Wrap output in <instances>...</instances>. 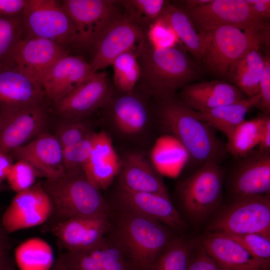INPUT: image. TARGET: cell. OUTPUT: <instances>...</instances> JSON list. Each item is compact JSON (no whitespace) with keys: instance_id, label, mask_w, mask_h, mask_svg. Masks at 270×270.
I'll list each match as a JSON object with an SVG mask.
<instances>
[{"instance_id":"9","label":"cell","mask_w":270,"mask_h":270,"mask_svg":"<svg viewBox=\"0 0 270 270\" xmlns=\"http://www.w3.org/2000/svg\"><path fill=\"white\" fill-rule=\"evenodd\" d=\"M186 12L198 32L222 26L258 32L270 28L267 20L256 16L245 0H210Z\"/></svg>"},{"instance_id":"43","label":"cell","mask_w":270,"mask_h":270,"mask_svg":"<svg viewBox=\"0 0 270 270\" xmlns=\"http://www.w3.org/2000/svg\"><path fill=\"white\" fill-rule=\"evenodd\" d=\"M28 0H0V16L13 17L22 14Z\"/></svg>"},{"instance_id":"11","label":"cell","mask_w":270,"mask_h":270,"mask_svg":"<svg viewBox=\"0 0 270 270\" xmlns=\"http://www.w3.org/2000/svg\"><path fill=\"white\" fill-rule=\"evenodd\" d=\"M112 98V90L107 73L96 72L55 102L56 111L64 119H82L107 106Z\"/></svg>"},{"instance_id":"26","label":"cell","mask_w":270,"mask_h":270,"mask_svg":"<svg viewBox=\"0 0 270 270\" xmlns=\"http://www.w3.org/2000/svg\"><path fill=\"white\" fill-rule=\"evenodd\" d=\"M120 187L134 192L154 193L169 197L164 180L156 168L143 154L130 152L122 160Z\"/></svg>"},{"instance_id":"7","label":"cell","mask_w":270,"mask_h":270,"mask_svg":"<svg viewBox=\"0 0 270 270\" xmlns=\"http://www.w3.org/2000/svg\"><path fill=\"white\" fill-rule=\"evenodd\" d=\"M208 232L258 234L270 238V194L233 198L211 218Z\"/></svg>"},{"instance_id":"4","label":"cell","mask_w":270,"mask_h":270,"mask_svg":"<svg viewBox=\"0 0 270 270\" xmlns=\"http://www.w3.org/2000/svg\"><path fill=\"white\" fill-rule=\"evenodd\" d=\"M40 184L52 205L51 216L45 223L47 231L72 218L111 214L100 190L84 172L65 173L54 179H46Z\"/></svg>"},{"instance_id":"30","label":"cell","mask_w":270,"mask_h":270,"mask_svg":"<svg viewBox=\"0 0 270 270\" xmlns=\"http://www.w3.org/2000/svg\"><path fill=\"white\" fill-rule=\"evenodd\" d=\"M268 116L244 120L226 138V148L234 158L244 157L258 146L262 128Z\"/></svg>"},{"instance_id":"48","label":"cell","mask_w":270,"mask_h":270,"mask_svg":"<svg viewBox=\"0 0 270 270\" xmlns=\"http://www.w3.org/2000/svg\"><path fill=\"white\" fill-rule=\"evenodd\" d=\"M0 270H16L14 263L8 254L0 264Z\"/></svg>"},{"instance_id":"14","label":"cell","mask_w":270,"mask_h":270,"mask_svg":"<svg viewBox=\"0 0 270 270\" xmlns=\"http://www.w3.org/2000/svg\"><path fill=\"white\" fill-rule=\"evenodd\" d=\"M116 201L120 210L136 214L157 220L180 233L188 224L170 198L150 192H131L119 187Z\"/></svg>"},{"instance_id":"44","label":"cell","mask_w":270,"mask_h":270,"mask_svg":"<svg viewBox=\"0 0 270 270\" xmlns=\"http://www.w3.org/2000/svg\"><path fill=\"white\" fill-rule=\"evenodd\" d=\"M258 17L267 20L270 17V0H245Z\"/></svg>"},{"instance_id":"45","label":"cell","mask_w":270,"mask_h":270,"mask_svg":"<svg viewBox=\"0 0 270 270\" xmlns=\"http://www.w3.org/2000/svg\"><path fill=\"white\" fill-rule=\"evenodd\" d=\"M258 149L270 151V118L268 116L264 124L260 142L258 146Z\"/></svg>"},{"instance_id":"24","label":"cell","mask_w":270,"mask_h":270,"mask_svg":"<svg viewBox=\"0 0 270 270\" xmlns=\"http://www.w3.org/2000/svg\"><path fill=\"white\" fill-rule=\"evenodd\" d=\"M246 98L232 84L218 80L190 83L181 89L178 98L194 111H203Z\"/></svg>"},{"instance_id":"41","label":"cell","mask_w":270,"mask_h":270,"mask_svg":"<svg viewBox=\"0 0 270 270\" xmlns=\"http://www.w3.org/2000/svg\"><path fill=\"white\" fill-rule=\"evenodd\" d=\"M186 270H218L214 262L206 253L198 240L197 241Z\"/></svg>"},{"instance_id":"38","label":"cell","mask_w":270,"mask_h":270,"mask_svg":"<svg viewBox=\"0 0 270 270\" xmlns=\"http://www.w3.org/2000/svg\"><path fill=\"white\" fill-rule=\"evenodd\" d=\"M146 36L148 42L155 48L174 47L179 41L172 28L160 17L150 24Z\"/></svg>"},{"instance_id":"37","label":"cell","mask_w":270,"mask_h":270,"mask_svg":"<svg viewBox=\"0 0 270 270\" xmlns=\"http://www.w3.org/2000/svg\"><path fill=\"white\" fill-rule=\"evenodd\" d=\"M223 234L237 242L252 256L270 260V238L258 234Z\"/></svg>"},{"instance_id":"23","label":"cell","mask_w":270,"mask_h":270,"mask_svg":"<svg viewBox=\"0 0 270 270\" xmlns=\"http://www.w3.org/2000/svg\"><path fill=\"white\" fill-rule=\"evenodd\" d=\"M92 74L90 63L82 56L68 54L59 59L44 77L42 86L45 96L55 102Z\"/></svg>"},{"instance_id":"29","label":"cell","mask_w":270,"mask_h":270,"mask_svg":"<svg viewBox=\"0 0 270 270\" xmlns=\"http://www.w3.org/2000/svg\"><path fill=\"white\" fill-rule=\"evenodd\" d=\"M260 46L248 51L231 68L228 78L248 97L259 93L260 84L265 66Z\"/></svg>"},{"instance_id":"46","label":"cell","mask_w":270,"mask_h":270,"mask_svg":"<svg viewBox=\"0 0 270 270\" xmlns=\"http://www.w3.org/2000/svg\"><path fill=\"white\" fill-rule=\"evenodd\" d=\"M12 156L10 154L0 152V182L6 178L13 164Z\"/></svg>"},{"instance_id":"34","label":"cell","mask_w":270,"mask_h":270,"mask_svg":"<svg viewBox=\"0 0 270 270\" xmlns=\"http://www.w3.org/2000/svg\"><path fill=\"white\" fill-rule=\"evenodd\" d=\"M22 36V14L0 16V64H14L15 52Z\"/></svg>"},{"instance_id":"40","label":"cell","mask_w":270,"mask_h":270,"mask_svg":"<svg viewBox=\"0 0 270 270\" xmlns=\"http://www.w3.org/2000/svg\"><path fill=\"white\" fill-rule=\"evenodd\" d=\"M136 12L151 22L155 21L162 15L166 2L164 0H131L126 2Z\"/></svg>"},{"instance_id":"50","label":"cell","mask_w":270,"mask_h":270,"mask_svg":"<svg viewBox=\"0 0 270 270\" xmlns=\"http://www.w3.org/2000/svg\"><path fill=\"white\" fill-rule=\"evenodd\" d=\"M50 270H68L64 264L62 258L59 254L58 257L54 262V264L52 265V268Z\"/></svg>"},{"instance_id":"33","label":"cell","mask_w":270,"mask_h":270,"mask_svg":"<svg viewBox=\"0 0 270 270\" xmlns=\"http://www.w3.org/2000/svg\"><path fill=\"white\" fill-rule=\"evenodd\" d=\"M114 82L115 86L122 93L132 92L138 82L140 69L137 54L132 50L124 52L112 62Z\"/></svg>"},{"instance_id":"18","label":"cell","mask_w":270,"mask_h":270,"mask_svg":"<svg viewBox=\"0 0 270 270\" xmlns=\"http://www.w3.org/2000/svg\"><path fill=\"white\" fill-rule=\"evenodd\" d=\"M242 158L229 182L233 198L270 194V151L258 148Z\"/></svg>"},{"instance_id":"16","label":"cell","mask_w":270,"mask_h":270,"mask_svg":"<svg viewBox=\"0 0 270 270\" xmlns=\"http://www.w3.org/2000/svg\"><path fill=\"white\" fill-rule=\"evenodd\" d=\"M112 214L67 220L53 228L51 232L66 252L90 248L107 235L111 226Z\"/></svg>"},{"instance_id":"8","label":"cell","mask_w":270,"mask_h":270,"mask_svg":"<svg viewBox=\"0 0 270 270\" xmlns=\"http://www.w3.org/2000/svg\"><path fill=\"white\" fill-rule=\"evenodd\" d=\"M22 38L38 37L68 50L78 47L74 24L60 1L28 0L22 14Z\"/></svg>"},{"instance_id":"25","label":"cell","mask_w":270,"mask_h":270,"mask_svg":"<svg viewBox=\"0 0 270 270\" xmlns=\"http://www.w3.org/2000/svg\"><path fill=\"white\" fill-rule=\"evenodd\" d=\"M122 160L116 154L111 138L104 130L94 132L92 150L84 172L99 190H104L118 176Z\"/></svg>"},{"instance_id":"10","label":"cell","mask_w":270,"mask_h":270,"mask_svg":"<svg viewBox=\"0 0 270 270\" xmlns=\"http://www.w3.org/2000/svg\"><path fill=\"white\" fill-rule=\"evenodd\" d=\"M110 0H64L62 6L72 19L78 47L94 48L110 25L120 14Z\"/></svg>"},{"instance_id":"5","label":"cell","mask_w":270,"mask_h":270,"mask_svg":"<svg viewBox=\"0 0 270 270\" xmlns=\"http://www.w3.org/2000/svg\"><path fill=\"white\" fill-rule=\"evenodd\" d=\"M223 185L224 172L213 162L180 181L176 192L184 220L200 226L211 218L221 208Z\"/></svg>"},{"instance_id":"28","label":"cell","mask_w":270,"mask_h":270,"mask_svg":"<svg viewBox=\"0 0 270 270\" xmlns=\"http://www.w3.org/2000/svg\"><path fill=\"white\" fill-rule=\"evenodd\" d=\"M112 114L116 128L131 136L142 132L148 120V113L143 101L132 92L112 99Z\"/></svg>"},{"instance_id":"2","label":"cell","mask_w":270,"mask_h":270,"mask_svg":"<svg viewBox=\"0 0 270 270\" xmlns=\"http://www.w3.org/2000/svg\"><path fill=\"white\" fill-rule=\"evenodd\" d=\"M172 230L157 220L120 210L107 236L135 270H148L174 238Z\"/></svg>"},{"instance_id":"51","label":"cell","mask_w":270,"mask_h":270,"mask_svg":"<svg viewBox=\"0 0 270 270\" xmlns=\"http://www.w3.org/2000/svg\"><path fill=\"white\" fill-rule=\"evenodd\" d=\"M4 188V186L2 184V182H0V191H2Z\"/></svg>"},{"instance_id":"13","label":"cell","mask_w":270,"mask_h":270,"mask_svg":"<svg viewBox=\"0 0 270 270\" xmlns=\"http://www.w3.org/2000/svg\"><path fill=\"white\" fill-rule=\"evenodd\" d=\"M146 36L130 15L120 14L102 34L95 48L90 62L92 73L112 65L120 54L130 51L137 42H142Z\"/></svg>"},{"instance_id":"19","label":"cell","mask_w":270,"mask_h":270,"mask_svg":"<svg viewBox=\"0 0 270 270\" xmlns=\"http://www.w3.org/2000/svg\"><path fill=\"white\" fill-rule=\"evenodd\" d=\"M44 98L42 85L14 64H0V114L42 104Z\"/></svg>"},{"instance_id":"20","label":"cell","mask_w":270,"mask_h":270,"mask_svg":"<svg viewBox=\"0 0 270 270\" xmlns=\"http://www.w3.org/2000/svg\"><path fill=\"white\" fill-rule=\"evenodd\" d=\"M198 241L218 270H270V260L252 256L224 234L208 232Z\"/></svg>"},{"instance_id":"32","label":"cell","mask_w":270,"mask_h":270,"mask_svg":"<svg viewBox=\"0 0 270 270\" xmlns=\"http://www.w3.org/2000/svg\"><path fill=\"white\" fill-rule=\"evenodd\" d=\"M196 242L174 238L148 270H186Z\"/></svg>"},{"instance_id":"3","label":"cell","mask_w":270,"mask_h":270,"mask_svg":"<svg viewBox=\"0 0 270 270\" xmlns=\"http://www.w3.org/2000/svg\"><path fill=\"white\" fill-rule=\"evenodd\" d=\"M136 54L140 69L138 82L146 92L159 98L174 95L200 76L186 54L176 46L155 48L146 38Z\"/></svg>"},{"instance_id":"12","label":"cell","mask_w":270,"mask_h":270,"mask_svg":"<svg viewBox=\"0 0 270 270\" xmlns=\"http://www.w3.org/2000/svg\"><path fill=\"white\" fill-rule=\"evenodd\" d=\"M52 212L50 198L40 182L16 193L1 216L8 234L45 224Z\"/></svg>"},{"instance_id":"47","label":"cell","mask_w":270,"mask_h":270,"mask_svg":"<svg viewBox=\"0 0 270 270\" xmlns=\"http://www.w3.org/2000/svg\"><path fill=\"white\" fill-rule=\"evenodd\" d=\"M9 241L8 234L4 229L0 218V264L5 256L8 254Z\"/></svg>"},{"instance_id":"1","label":"cell","mask_w":270,"mask_h":270,"mask_svg":"<svg viewBox=\"0 0 270 270\" xmlns=\"http://www.w3.org/2000/svg\"><path fill=\"white\" fill-rule=\"evenodd\" d=\"M160 99L158 122L186 150L191 161L200 166L210 162L220 164L227 152L214 129L196 118L174 95Z\"/></svg>"},{"instance_id":"6","label":"cell","mask_w":270,"mask_h":270,"mask_svg":"<svg viewBox=\"0 0 270 270\" xmlns=\"http://www.w3.org/2000/svg\"><path fill=\"white\" fill-rule=\"evenodd\" d=\"M260 32L232 26L199 32L202 51L200 60L210 72L228 78L231 68L239 60L250 50L261 46Z\"/></svg>"},{"instance_id":"36","label":"cell","mask_w":270,"mask_h":270,"mask_svg":"<svg viewBox=\"0 0 270 270\" xmlns=\"http://www.w3.org/2000/svg\"><path fill=\"white\" fill-rule=\"evenodd\" d=\"M38 176L37 172L30 164L18 160L12 164L6 179L10 187L18 193L34 186Z\"/></svg>"},{"instance_id":"35","label":"cell","mask_w":270,"mask_h":270,"mask_svg":"<svg viewBox=\"0 0 270 270\" xmlns=\"http://www.w3.org/2000/svg\"><path fill=\"white\" fill-rule=\"evenodd\" d=\"M94 133L91 132L80 140L62 149L65 173L84 172L92 150Z\"/></svg>"},{"instance_id":"39","label":"cell","mask_w":270,"mask_h":270,"mask_svg":"<svg viewBox=\"0 0 270 270\" xmlns=\"http://www.w3.org/2000/svg\"><path fill=\"white\" fill-rule=\"evenodd\" d=\"M91 132L82 119H64L56 136L63 149L80 140Z\"/></svg>"},{"instance_id":"17","label":"cell","mask_w":270,"mask_h":270,"mask_svg":"<svg viewBox=\"0 0 270 270\" xmlns=\"http://www.w3.org/2000/svg\"><path fill=\"white\" fill-rule=\"evenodd\" d=\"M68 54V50L52 40L32 37L21 40L15 52L14 62L21 72L42 85L51 68Z\"/></svg>"},{"instance_id":"42","label":"cell","mask_w":270,"mask_h":270,"mask_svg":"<svg viewBox=\"0 0 270 270\" xmlns=\"http://www.w3.org/2000/svg\"><path fill=\"white\" fill-rule=\"evenodd\" d=\"M265 66L260 84V100L256 106L264 112L266 115L270 113V60L265 57Z\"/></svg>"},{"instance_id":"31","label":"cell","mask_w":270,"mask_h":270,"mask_svg":"<svg viewBox=\"0 0 270 270\" xmlns=\"http://www.w3.org/2000/svg\"><path fill=\"white\" fill-rule=\"evenodd\" d=\"M160 17L172 28L190 52L200 60L202 51L198 34L186 11L166 2Z\"/></svg>"},{"instance_id":"21","label":"cell","mask_w":270,"mask_h":270,"mask_svg":"<svg viewBox=\"0 0 270 270\" xmlns=\"http://www.w3.org/2000/svg\"><path fill=\"white\" fill-rule=\"evenodd\" d=\"M12 158L30 164L38 176L54 179L65 174L62 150L56 137L42 132L30 142L15 149Z\"/></svg>"},{"instance_id":"49","label":"cell","mask_w":270,"mask_h":270,"mask_svg":"<svg viewBox=\"0 0 270 270\" xmlns=\"http://www.w3.org/2000/svg\"><path fill=\"white\" fill-rule=\"evenodd\" d=\"M210 0H188L185 1L186 10L209 2Z\"/></svg>"},{"instance_id":"15","label":"cell","mask_w":270,"mask_h":270,"mask_svg":"<svg viewBox=\"0 0 270 270\" xmlns=\"http://www.w3.org/2000/svg\"><path fill=\"white\" fill-rule=\"evenodd\" d=\"M46 118L43 103L0 114V152L10 154L37 136Z\"/></svg>"},{"instance_id":"22","label":"cell","mask_w":270,"mask_h":270,"mask_svg":"<svg viewBox=\"0 0 270 270\" xmlns=\"http://www.w3.org/2000/svg\"><path fill=\"white\" fill-rule=\"evenodd\" d=\"M60 255L68 270H135L107 235L90 248Z\"/></svg>"},{"instance_id":"27","label":"cell","mask_w":270,"mask_h":270,"mask_svg":"<svg viewBox=\"0 0 270 270\" xmlns=\"http://www.w3.org/2000/svg\"><path fill=\"white\" fill-rule=\"evenodd\" d=\"M260 96L248 97L239 102L212 109L194 111V115L214 130L221 132L228 138L234 128L245 120L246 114L253 106H256Z\"/></svg>"}]
</instances>
